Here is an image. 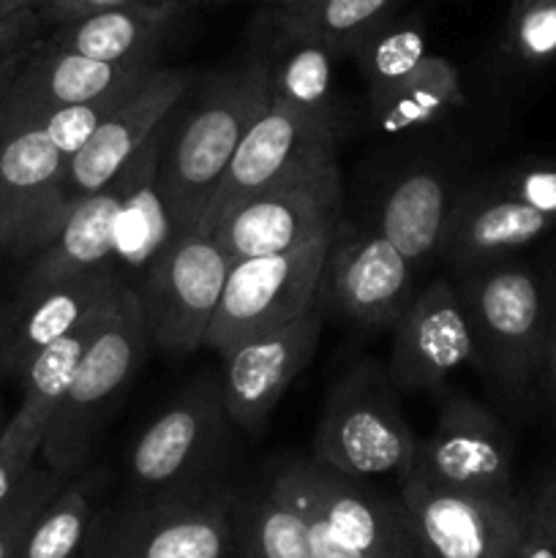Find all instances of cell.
<instances>
[{
    "label": "cell",
    "instance_id": "cell-1",
    "mask_svg": "<svg viewBox=\"0 0 556 558\" xmlns=\"http://www.w3.org/2000/svg\"><path fill=\"white\" fill-rule=\"evenodd\" d=\"M270 98L265 60L254 54L213 76L183 123L169 120L158 156L156 191L172 240L205 218L234 150Z\"/></svg>",
    "mask_w": 556,
    "mask_h": 558
},
{
    "label": "cell",
    "instance_id": "cell-2",
    "mask_svg": "<svg viewBox=\"0 0 556 558\" xmlns=\"http://www.w3.org/2000/svg\"><path fill=\"white\" fill-rule=\"evenodd\" d=\"M150 347L153 338L145 311L129 283L93 332L69 392L49 420L38 456L44 466L63 477L85 472L96 456L109 414L129 392Z\"/></svg>",
    "mask_w": 556,
    "mask_h": 558
},
{
    "label": "cell",
    "instance_id": "cell-3",
    "mask_svg": "<svg viewBox=\"0 0 556 558\" xmlns=\"http://www.w3.org/2000/svg\"><path fill=\"white\" fill-rule=\"evenodd\" d=\"M480 368L512 398L540 381L551 325V281L516 262L469 267L458 281Z\"/></svg>",
    "mask_w": 556,
    "mask_h": 558
},
{
    "label": "cell",
    "instance_id": "cell-4",
    "mask_svg": "<svg viewBox=\"0 0 556 558\" xmlns=\"http://www.w3.org/2000/svg\"><path fill=\"white\" fill-rule=\"evenodd\" d=\"M418 439L387 368L363 360L336 381L314 439V461L354 480L396 474L414 461Z\"/></svg>",
    "mask_w": 556,
    "mask_h": 558
},
{
    "label": "cell",
    "instance_id": "cell-5",
    "mask_svg": "<svg viewBox=\"0 0 556 558\" xmlns=\"http://www.w3.org/2000/svg\"><path fill=\"white\" fill-rule=\"evenodd\" d=\"M341 227L281 254L232 262L205 347L223 357L251 338L292 325L322 303V276Z\"/></svg>",
    "mask_w": 556,
    "mask_h": 558
},
{
    "label": "cell",
    "instance_id": "cell-6",
    "mask_svg": "<svg viewBox=\"0 0 556 558\" xmlns=\"http://www.w3.org/2000/svg\"><path fill=\"white\" fill-rule=\"evenodd\" d=\"M229 267L232 259L207 221L169 240L142 267L131 289L145 311L153 347L169 354L205 347Z\"/></svg>",
    "mask_w": 556,
    "mask_h": 558
},
{
    "label": "cell",
    "instance_id": "cell-7",
    "mask_svg": "<svg viewBox=\"0 0 556 558\" xmlns=\"http://www.w3.org/2000/svg\"><path fill=\"white\" fill-rule=\"evenodd\" d=\"M270 480L309 521L316 558H371L418 534L401 496L387 499L314 458L281 463Z\"/></svg>",
    "mask_w": 556,
    "mask_h": 558
},
{
    "label": "cell",
    "instance_id": "cell-8",
    "mask_svg": "<svg viewBox=\"0 0 556 558\" xmlns=\"http://www.w3.org/2000/svg\"><path fill=\"white\" fill-rule=\"evenodd\" d=\"M221 385L202 379L180 392L134 441L129 483L134 496H183L218 488L213 472L229 447Z\"/></svg>",
    "mask_w": 556,
    "mask_h": 558
},
{
    "label": "cell",
    "instance_id": "cell-9",
    "mask_svg": "<svg viewBox=\"0 0 556 558\" xmlns=\"http://www.w3.org/2000/svg\"><path fill=\"white\" fill-rule=\"evenodd\" d=\"M343 183L336 153L300 163L213 223L229 259L281 254L341 227Z\"/></svg>",
    "mask_w": 556,
    "mask_h": 558
},
{
    "label": "cell",
    "instance_id": "cell-10",
    "mask_svg": "<svg viewBox=\"0 0 556 558\" xmlns=\"http://www.w3.org/2000/svg\"><path fill=\"white\" fill-rule=\"evenodd\" d=\"M401 501L431 558H510L529 529V499L436 485L423 474L398 477Z\"/></svg>",
    "mask_w": 556,
    "mask_h": 558
},
{
    "label": "cell",
    "instance_id": "cell-11",
    "mask_svg": "<svg viewBox=\"0 0 556 558\" xmlns=\"http://www.w3.org/2000/svg\"><path fill=\"white\" fill-rule=\"evenodd\" d=\"M191 87L189 69H167L158 65L142 87H136L96 131L90 140L65 158L63 178L49 205L47 223H44V238L38 248L49 243V238L58 229L60 218L71 210L80 199L96 194L104 185L112 183L131 158L140 153V147L150 140L153 131L178 109L183 96Z\"/></svg>",
    "mask_w": 556,
    "mask_h": 558
},
{
    "label": "cell",
    "instance_id": "cell-12",
    "mask_svg": "<svg viewBox=\"0 0 556 558\" xmlns=\"http://www.w3.org/2000/svg\"><path fill=\"white\" fill-rule=\"evenodd\" d=\"M232 543V496H134L109 518L93 558H223Z\"/></svg>",
    "mask_w": 556,
    "mask_h": 558
},
{
    "label": "cell",
    "instance_id": "cell-13",
    "mask_svg": "<svg viewBox=\"0 0 556 558\" xmlns=\"http://www.w3.org/2000/svg\"><path fill=\"white\" fill-rule=\"evenodd\" d=\"M169 120H172V114L153 131L150 140L140 147V153L131 158L129 167L112 183L80 199L60 218L49 243L25 259L27 265L22 272V289L49 287V283L63 281V278L112 265L120 245V232H123L125 207H129L136 189L150 174H156Z\"/></svg>",
    "mask_w": 556,
    "mask_h": 558
},
{
    "label": "cell",
    "instance_id": "cell-14",
    "mask_svg": "<svg viewBox=\"0 0 556 558\" xmlns=\"http://www.w3.org/2000/svg\"><path fill=\"white\" fill-rule=\"evenodd\" d=\"M512 456L516 441L505 423L474 398L450 392L409 469L447 488L505 494L512 490Z\"/></svg>",
    "mask_w": 556,
    "mask_h": 558
},
{
    "label": "cell",
    "instance_id": "cell-15",
    "mask_svg": "<svg viewBox=\"0 0 556 558\" xmlns=\"http://www.w3.org/2000/svg\"><path fill=\"white\" fill-rule=\"evenodd\" d=\"M469 363L480 365V354L467 311L456 283L436 278L392 325L387 376L398 392H420L439 387Z\"/></svg>",
    "mask_w": 556,
    "mask_h": 558
},
{
    "label": "cell",
    "instance_id": "cell-16",
    "mask_svg": "<svg viewBox=\"0 0 556 558\" xmlns=\"http://www.w3.org/2000/svg\"><path fill=\"white\" fill-rule=\"evenodd\" d=\"M322 336V303L292 325L256 336L223 354L221 396L229 420L249 434L265 428L292 381L311 363Z\"/></svg>",
    "mask_w": 556,
    "mask_h": 558
},
{
    "label": "cell",
    "instance_id": "cell-17",
    "mask_svg": "<svg viewBox=\"0 0 556 558\" xmlns=\"http://www.w3.org/2000/svg\"><path fill=\"white\" fill-rule=\"evenodd\" d=\"M158 65L161 63L153 60H136V63L96 60L55 47L47 38H36L0 107V131L27 129L55 109L90 104L120 87L136 85L147 80Z\"/></svg>",
    "mask_w": 556,
    "mask_h": 558
},
{
    "label": "cell",
    "instance_id": "cell-18",
    "mask_svg": "<svg viewBox=\"0 0 556 558\" xmlns=\"http://www.w3.org/2000/svg\"><path fill=\"white\" fill-rule=\"evenodd\" d=\"M336 140L338 134L330 125L270 98L259 120L245 131L202 221L213 227L294 167L336 153Z\"/></svg>",
    "mask_w": 556,
    "mask_h": 558
},
{
    "label": "cell",
    "instance_id": "cell-19",
    "mask_svg": "<svg viewBox=\"0 0 556 558\" xmlns=\"http://www.w3.org/2000/svg\"><path fill=\"white\" fill-rule=\"evenodd\" d=\"M343 229L327 256L322 300L365 330L392 327L414 300V265L379 232L343 240Z\"/></svg>",
    "mask_w": 556,
    "mask_h": 558
},
{
    "label": "cell",
    "instance_id": "cell-20",
    "mask_svg": "<svg viewBox=\"0 0 556 558\" xmlns=\"http://www.w3.org/2000/svg\"><path fill=\"white\" fill-rule=\"evenodd\" d=\"M129 283L118 267L104 265L49 287L22 289L20 298L5 308L0 371L22 381L27 365L41 349L85 325Z\"/></svg>",
    "mask_w": 556,
    "mask_h": 558
},
{
    "label": "cell",
    "instance_id": "cell-21",
    "mask_svg": "<svg viewBox=\"0 0 556 558\" xmlns=\"http://www.w3.org/2000/svg\"><path fill=\"white\" fill-rule=\"evenodd\" d=\"M65 156L44 131H0V259H27L44 238Z\"/></svg>",
    "mask_w": 556,
    "mask_h": 558
},
{
    "label": "cell",
    "instance_id": "cell-22",
    "mask_svg": "<svg viewBox=\"0 0 556 558\" xmlns=\"http://www.w3.org/2000/svg\"><path fill=\"white\" fill-rule=\"evenodd\" d=\"M554 229V218L523 205L488 178L456 196L442 256L461 270L494 265Z\"/></svg>",
    "mask_w": 556,
    "mask_h": 558
},
{
    "label": "cell",
    "instance_id": "cell-23",
    "mask_svg": "<svg viewBox=\"0 0 556 558\" xmlns=\"http://www.w3.org/2000/svg\"><path fill=\"white\" fill-rule=\"evenodd\" d=\"M194 0H161V3H129L93 11L80 20L55 25L49 44L69 52L87 54L112 63L161 60V49Z\"/></svg>",
    "mask_w": 556,
    "mask_h": 558
},
{
    "label": "cell",
    "instance_id": "cell-24",
    "mask_svg": "<svg viewBox=\"0 0 556 558\" xmlns=\"http://www.w3.org/2000/svg\"><path fill=\"white\" fill-rule=\"evenodd\" d=\"M265 49L256 54L265 60L273 98L330 125L338 134L341 109L336 101L333 65L341 54L319 38L283 25L273 9L265 14Z\"/></svg>",
    "mask_w": 556,
    "mask_h": 558
},
{
    "label": "cell",
    "instance_id": "cell-25",
    "mask_svg": "<svg viewBox=\"0 0 556 558\" xmlns=\"http://www.w3.org/2000/svg\"><path fill=\"white\" fill-rule=\"evenodd\" d=\"M456 196L439 169H409L382 199L379 234L418 270L434 256H442Z\"/></svg>",
    "mask_w": 556,
    "mask_h": 558
},
{
    "label": "cell",
    "instance_id": "cell-26",
    "mask_svg": "<svg viewBox=\"0 0 556 558\" xmlns=\"http://www.w3.org/2000/svg\"><path fill=\"white\" fill-rule=\"evenodd\" d=\"M463 104L467 96L456 63L442 54H425L423 63L407 80L368 96L376 129L385 134H403V131L434 125Z\"/></svg>",
    "mask_w": 556,
    "mask_h": 558
},
{
    "label": "cell",
    "instance_id": "cell-27",
    "mask_svg": "<svg viewBox=\"0 0 556 558\" xmlns=\"http://www.w3.org/2000/svg\"><path fill=\"white\" fill-rule=\"evenodd\" d=\"M240 550L243 558H316L309 521L273 480L245 499Z\"/></svg>",
    "mask_w": 556,
    "mask_h": 558
},
{
    "label": "cell",
    "instance_id": "cell-28",
    "mask_svg": "<svg viewBox=\"0 0 556 558\" xmlns=\"http://www.w3.org/2000/svg\"><path fill=\"white\" fill-rule=\"evenodd\" d=\"M98 474L80 472L63 483L33 523L20 558H76L93 532Z\"/></svg>",
    "mask_w": 556,
    "mask_h": 558
},
{
    "label": "cell",
    "instance_id": "cell-29",
    "mask_svg": "<svg viewBox=\"0 0 556 558\" xmlns=\"http://www.w3.org/2000/svg\"><path fill=\"white\" fill-rule=\"evenodd\" d=\"M401 0H305L298 5H273L283 25L319 38L338 54H352L376 27L390 22Z\"/></svg>",
    "mask_w": 556,
    "mask_h": 558
},
{
    "label": "cell",
    "instance_id": "cell-30",
    "mask_svg": "<svg viewBox=\"0 0 556 558\" xmlns=\"http://www.w3.org/2000/svg\"><path fill=\"white\" fill-rule=\"evenodd\" d=\"M352 54L363 71L365 90H368V96H374V93H382L407 80L423 63L428 49H425V36L418 25L385 22Z\"/></svg>",
    "mask_w": 556,
    "mask_h": 558
},
{
    "label": "cell",
    "instance_id": "cell-31",
    "mask_svg": "<svg viewBox=\"0 0 556 558\" xmlns=\"http://www.w3.org/2000/svg\"><path fill=\"white\" fill-rule=\"evenodd\" d=\"M65 480L69 477L52 472L49 466H33L25 474L14 494L0 505V558H20L33 523L52 501V496L63 488Z\"/></svg>",
    "mask_w": 556,
    "mask_h": 558
},
{
    "label": "cell",
    "instance_id": "cell-32",
    "mask_svg": "<svg viewBox=\"0 0 556 558\" xmlns=\"http://www.w3.org/2000/svg\"><path fill=\"white\" fill-rule=\"evenodd\" d=\"M507 49L529 69L556 60V0H512Z\"/></svg>",
    "mask_w": 556,
    "mask_h": 558
},
{
    "label": "cell",
    "instance_id": "cell-33",
    "mask_svg": "<svg viewBox=\"0 0 556 558\" xmlns=\"http://www.w3.org/2000/svg\"><path fill=\"white\" fill-rule=\"evenodd\" d=\"M147 80L136 82V85L120 87V90L109 93V96L96 98L90 104H74V107L55 109V112H47L44 118H38L36 123L27 125V129H38L52 140V145L63 153L65 158L74 156L82 145L93 136V131L136 90V87L145 85Z\"/></svg>",
    "mask_w": 556,
    "mask_h": 558
},
{
    "label": "cell",
    "instance_id": "cell-34",
    "mask_svg": "<svg viewBox=\"0 0 556 558\" xmlns=\"http://www.w3.org/2000/svg\"><path fill=\"white\" fill-rule=\"evenodd\" d=\"M494 180L507 194L556 221V158H523Z\"/></svg>",
    "mask_w": 556,
    "mask_h": 558
},
{
    "label": "cell",
    "instance_id": "cell-35",
    "mask_svg": "<svg viewBox=\"0 0 556 558\" xmlns=\"http://www.w3.org/2000/svg\"><path fill=\"white\" fill-rule=\"evenodd\" d=\"M41 436L31 434L27 428L5 420L0 428V505L16 490L25 474L36 466L41 456Z\"/></svg>",
    "mask_w": 556,
    "mask_h": 558
},
{
    "label": "cell",
    "instance_id": "cell-36",
    "mask_svg": "<svg viewBox=\"0 0 556 558\" xmlns=\"http://www.w3.org/2000/svg\"><path fill=\"white\" fill-rule=\"evenodd\" d=\"M129 3H161V0H36V11L44 25L55 27L63 25V22L80 20L85 14H93V11Z\"/></svg>",
    "mask_w": 556,
    "mask_h": 558
},
{
    "label": "cell",
    "instance_id": "cell-37",
    "mask_svg": "<svg viewBox=\"0 0 556 558\" xmlns=\"http://www.w3.org/2000/svg\"><path fill=\"white\" fill-rule=\"evenodd\" d=\"M44 22L38 16L36 9H25L20 14H14L11 20H5L0 25V60H5L9 54L20 52L22 47L33 44L36 38H41Z\"/></svg>",
    "mask_w": 556,
    "mask_h": 558
},
{
    "label": "cell",
    "instance_id": "cell-38",
    "mask_svg": "<svg viewBox=\"0 0 556 558\" xmlns=\"http://www.w3.org/2000/svg\"><path fill=\"white\" fill-rule=\"evenodd\" d=\"M529 526L556 545V477L529 499Z\"/></svg>",
    "mask_w": 556,
    "mask_h": 558
},
{
    "label": "cell",
    "instance_id": "cell-39",
    "mask_svg": "<svg viewBox=\"0 0 556 558\" xmlns=\"http://www.w3.org/2000/svg\"><path fill=\"white\" fill-rule=\"evenodd\" d=\"M540 381H543L551 401L556 403V278H551V325H548V341H545V357H543V371H540Z\"/></svg>",
    "mask_w": 556,
    "mask_h": 558
},
{
    "label": "cell",
    "instance_id": "cell-40",
    "mask_svg": "<svg viewBox=\"0 0 556 558\" xmlns=\"http://www.w3.org/2000/svg\"><path fill=\"white\" fill-rule=\"evenodd\" d=\"M510 558H556V545L529 526L527 534L521 537V543L512 548Z\"/></svg>",
    "mask_w": 556,
    "mask_h": 558
},
{
    "label": "cell",
    "instance_id": "cell-41",
    "mask_svg": "<svg viewBox=\"0 0 556 558\" xmlns=\"http://www.w3.org/2000/svg\"><path fill=\"white\" fill-rule=\"evenodd\" d=\"M33 44H36V41H33ZM33 44H27V47H22L20 52H14V54H9L5 60H0V107H3L5 96H9L11 85H14L16 74H20V69H22V63H25L27 54H31Z\"/></svg>",
    "mask_w": 556,
    "mask_h": 558
},
{
    "label": "cell",
    "instance_id": "cell-42",
    "mask_svg": "<svg viewBox=\"0 0 556 558\" xmlns=\"http://www.w3.org/2000/svg\"><path fill=\"white\" fill-rule=\"evenodd\" d=\"M371 558H431V556L425 554L423 543H420V537H418V534H414V537L403 539V543L392 545V548L382 550V554H376V556H371Z\"/></svg>",
    "mask_w": 556,
    "mask_h": 558
},
{
    "label": "cell",
    "instance_id": "cell-43",
    "mask_svg": "<svg viewBox=\"0 0 556 558\" xmlns=\"http://www.w3.org/2000/svg\"><path fill=\"white\" fill-rule=\"evenodd\" d=\"M25 9H36V0H0V25Z\"/></svg>",
    "mask_w": 556,
    "mask_h": 558
},
{
    "label": "cell",
    "instance_id": "cell-44",
    "mask_svg": "<svg viewBox=\"0 0 556 558\" xmlns=\"http://www.w3.org/2000/svg\"><path fill=\"white\" fill-rule=\"evenodd\" d=\"M3 336H5V308L0 311V352H3Z\"/></svg>",
    "mask_w": 556,
    "mask_h": 558
},
{
    "label": "cell",
    "instance_id": "cell-45",
    "mask_svg": "<svg viewBox=\"0 0 556 558\" xmlns=\"http://www.w3.org/2000/svg\"><path fill=\"white\" fill-rule=\"evenodd\" d=\"M194 3H207V5H227V3H234V0H194Z\"/></svg>",
    "mask_w": 556,
    "mask_h": 558
},
{
    "label": "cell",
    "instance_id": "cell-46",
    "mask_svg": "<svg viewBox=\"0 0 556 558\" xmlns=\"http://www.w3.org/2000/svg\"><path fill=\"white\" fill-rule=\"evenodd\" d=\"M305 3V0H270V5H298Z\"/></svg>",
    "mask_w": 556,
    "mask_h": 558
},
{
    "label": "cell",
    "instance_id": "cell-47",
    "mask_svg": "<svg viewBox=\"0 0 556 558\" xmlns=\"http://www.w3.org/2000/svg\"><path fill=\"white\" fill-rule=\"evenodd\" d=\"M0 428H3V423H0Z\"/></svg>",
    "mask_w": 556,
    "mask_h": 558
}]
</instances>
